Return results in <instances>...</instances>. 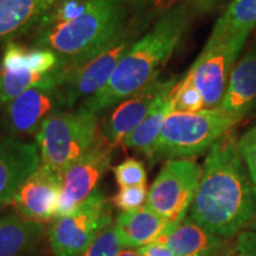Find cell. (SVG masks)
<instances>
[{
  "instance_id": "obj_1",
  "label": "cell",
  "mask_w": 256,
  "mask_h": 256,
  "mask_svg": "<svg viewBox=\"0 0 256 256\" xmlns=\"http://www.w3.org/2000/svg\"><path fill=\"white\" fill-rule=\"evenodd\" d=\"M256 215V188L229 132L211 146L190 206V217L218 238H232Z\"/></svg>"
},
{
  "instance_id": "obj_2",
  "label": "cell",
  "mask_w": 256,
  "mask_h": 256,
  "mask_svg": "<svg viewBox=\"0 0 256 256\" xmlns=\"http://www.w3.org/2000/svg\"><path fill=\"white\" fill-rule=\"evenodd\" d=\"M194 17L190 0H183L162 12L121 58L107 84L84 100L81 107L98 114L158 78Z\"/></svg>"
},
{
  "instance_id": "obj_3",
  "label": "cell",
  "mask_w": 256,
  "mask_h": 256,
  "mask_svg": "<svg viewBox=\"0 0 256 256\" xmlns=\"http://www.w3.org/2000/svg\"><path fill=\"white\" fill-rule=\"evenodd\" d=\"M130 8L124 0H88L83 14L68 23L38 28L34 44L50 49L66 68L86 62L110 43L130 24Z\"/></svg>"
},
{
  "instance_id": "obj_4",
  "label": "cell",
  "mask_w": 256,
  "mask_h": 256,
  "mask_svg": "<svg viewBox=\"0 0 256 256\" xmlns=\"http://www.w3.org/2000/svg\"><path fill=\"white\" fill-rule=\"evenodd\" d=\"M241 121L220 108L200 112L172 110L148 158L186 159L200 154Z\"/></svg>"
},
{
  "instance_id": "obj_5",
  "label": "cell",
  "mask_w": 256,
  "mask_h": 256,
  "mask_svg": "<svg viewBox=\"0 0 256 256\" xmlns=\"http://www.w3.org/2000/svg\"><path fill=\"white\" fill-rule=\"evenodd\" d=\"M98 126V114L82 107L50 115L36 134L40 165L63 174L92 146Z\"/></svg>"
},
{
  "instance_id": "obj_6",
  "label": "cell",
  "mask_w": 256,
  "mask_h": 256,
  "mask_svg": "<svg viewBox=\"0 0 256 256\" xmlns=\"http://www.w3.org/2000/svg\"><path fill=\"white\" fill-rule=\"evenodd\" d=\"M249 34H235L217 19L206 46L188 76L203 96L206 110L220 108L230 74Z\"/></svg>"
},
{
  "instance_id": "obj_7",
  "label": "cell",
  "mask_w": 256,
  "mask_h": 256,
  "mask_svg": "<svg viewBox=\"0 0 256 256\" xmlns=\"http://www.w3.org/2000/svg\"><path fill=\"white\" fill-rule=\"evenodd\" d=\"M139 23L128 24L108 46L74 68H66V78L60 86L64 107L70 108L78 101L87 100L107 84L121 58L136 42Z\"/></svg>"
},
{
  "instance_id": "obj_8",
  "label": "cell",
  "mask_w": 256,
  "mask_h": 256,
  "mask_svg": "<svg viewBox=\"0 0 256 256\" xmlns=\"http://www.w3.org/2000/svg\"><path fill=\"white\" fill-rule=\"evenodd\" d=\"M112 206L101 190H95L68 215L56 217L49 230L56 256H80L112 226Z\"/></svg>"
},
{
  "instance_id": "obj_9",
  "label": "cell",
  "mask_w": 256,
  "mask_h": 256,
  "mask_svg": "<svg viewBox=\"0 0 256 256\" xmlns=\"http://www.w3.org/2000/svg\"><path fill=\"white\" fill-rule=\"evenodd\" d=\"M202 171L194 160H168L150 188L145 206L168 223L179 222L191 206Z\"/></svg>"
},
{
  "instance_id": "obj_10",
  "label": "cell",
  "mask_w": 256,
  "mask_h": 256,
  "mask_svg": "<svg viewBox=\"0 0 256 256\" xmlns=\"http://www.w3.org/2000/svg\"><path fill=\"white\" fill-rule=\"evenodd\" d=\"M114 145L98 136L92 146L62 174V192L55 217L68 215L95 190L112 160Z\"/></svg>"
},
{
  "instance_id": "obj_11",
  "label": "cell",
  "mask_w": 256,
  "mask_h": 256,
  "mask_svg": "<svg viewBox=\"0 0 256 256\" xmlns=\"http://www.w3.org/2000/svg\"><path fill=\"white\" fill-rule=\"evenodd\" d=\"M63 107L58 83H46L28 89L6 104L2 122L12 136L37 134L44 121Z\"/></svg>"
},
{
  "instance_id": "obj_12",
  "label": "cell",
  "mask_w": 256,
  "mask_h": 256,
  "mask_svg": "<svg viewBox=\"0 0 256 256\" xmlns=\"http://www.w3.org/2000/svg\"><path fill=\"white\" fill-rule=\"evenodd\" d=\"M177 83V78H171L166 81L156 78L139 92L119 102L102 124L101 136L114 146L119 145L128 134L132 133L145 120L159 96Z\"/></svg>"
},
{
  "instance_id": "obj_13",
  "label": "cell",
  "mask_w": 256,
  "mask_h": 256,
  "mask_svg": "<svg viewBox=\"0 0 256 256\" xmlns=\"http://www.w3.org/2000/svg\"><path fill=\"white\" fill-rule=\"evenodd\" d=\"M62 192V174L40 165L16 192L14 204L18 215L34 222L56 216Z\"/></svg>"
},
{
  "instance_id": "obj_14",
  "label": "cell",
  "mask_w": 256,
  "mask_h": 256,
  "mask_svg": "<svg viewBox=\"0 0 256 256\" xmlns=\"http://www.w3.org/2000/svg\"><path fill=\"white\" fill-rule=\"evenodd\" d=\"M40 166L37 144L16 138L0 139V209L12 203L20 185Z\"/></svg>"
},
{
  "instance_id": "obj_15",
  "label": "cell",
  "mask_w": 256,
  "mask_h": 256,
  "mask_svg": "<svg viewBox=\"0 0 256 256\" xmlns=\"http://www.w3.org/2000/svg\"><path fill=\"white\" fill-rule=\"evenodd\" d=\"M256 104V42L241 57L230 74L220 108L242 120Z\"/></svg>"
},
{
  "instance_id": "obj_16",
  "label": "cell",
  "mask_w": 256,
  "mask_h": 256,
  "mask_svg": "<svg viewBox=\"0 0 256 256\" xmlns=\"http://www.w3.org/2000/svg\"><path fill=\"white\" fill-rule=\"evenodd\" d=\"M156 242L168 247L174 256H210L222 246L218 236L186 216L177 223L170 224Z\"/></svg>"
},
{
  "instance_id": "obj_17",
  "label": "cell",
  "mask_w": 256,
  "mask_h": 256,
  "mask_svg": "<svg viewBox=\"0 0 256 256\" xmlns=\"http://www.w3.org/2000/svg\"><path fill=\"white\" fill-rule=\"evenodd\" d=\"M56 5L55 0H0V42L38 28Z\"/></svg>"
},
{
  "instance_id": "obj_18",
  "label": "cell",
  "mask_w": 256,
  "mask_h": 256,
  "mask_svg": "<svg viewBox=\"0 0 256 256\" xmlns=\"http://www.w3.org/2000/svg\"><path fill=\"white\" fill-rule=\"evenodd\" d=\"M170 224L144 206L138 210L121 212L114 226L122 248L138 249L156 242Z\"/></svg>"
},
{
  "instance_id": "obj_19",
  "label": "cell",
  "mask_w": 256,
  "mask_h": 256,
  "mask_svg": "<svg viewBox=\"0 0 256 256\" xmlns=\"http://www.w3.org/2000/svg\"><path fill=\"white\" fill-rule=\"evenodd\" d=\"M43 223L8 214L0 220V256H40Z\"/></svg>"
},
{
  "instance_id": "obj_20",
  "label": "cell",
  "mask_w": 256,
  "mask_h": 256,
  "mask_svg": "<svg viewBox=\"0 0 256 256\" xmlns=\"http://www.w3.org/2000/svg\"><path fill=\"white\" fill-rule=\"evenodd\" d=\"M176 86L177 84L168 88L159 96V98L152 107L148 115L145 118V120L132 133L124 138L121 142L124 147L136 150V151L144 153L146 156H150L166 116L172 110H174Z\"/></svg>"
},
{
  "instance_id": "obj_21",
  "label": "cell",
  "mask_w": 256,
  "mask_h": 256,
  "mask_svg": "<svg viewBox=\"0 0 256 256\" xmlns=\"http://www.w3.org/2000/svg\"><path fill=\"white\" fill-rule=\"evenodd\" d=\"M66 74V63L50 74H37L30 70H8L0 68V104H6L28 89L46 84L63 82Z\"/></svg>"
},
{
  "instance_id": "obj_22",
  "label": "cell",
  "mask_w": 256,
  "mask_h": 256,
  "mask_svg": "<svg viewBox=\"0 0 256 256\" xmlns=\"http://www.w3.org/2000/svg\"><path fill=\"white\" fill-rule=\"evenodd\" d=\"M218 20L235 34H250L256 28V0H232Z\"/></svg>"
},
{
  "instance_id": "obj_23",
  "label": "cell",
  "mask_w": 256,
  "mask_h": 256,
  "mask_svg": "<svg viewBox=\"0 0 256 256\" xmlns=\"http://www.w3.org/2000/svg\"><path fill=\"white\" fill-rule=\"evenodd\" d=\"M206 110L203 96L188 74L174 88V110L200 112Z\"/></svg>"
},
{
  "instance_id": "obj_24",
  "label": "cell",
  "mask_w": 256,
  "mask_h": 256,
  "mask_svg": "<svg viewBox=\"0 0 256 256\" xmlns=\"http://www.w3.org/2000/svg\"><path fill=\"white\" fill-rule=\"evenodd\" d=\"M87 8L88 0H64L51 10L49 14L43 18L38 28L68 23V22H72L80 17Z\"/></svg>"
},
{
  "instance_id": "obj_25",
  "label": "cell",
  "mask_w": 256,
  "mask_h": 256,
  "mask_svg": "<svg viewBox=\"0 0 256 256\" xmlns=\"http://www.w3.org/2000/svg\"><path fill=\"white\" fill-rule=\"evenodd\" d=\"M114 177L120 188L146 185L147 174L145 166L136 159H126L114 168Z\"/></svg>"
},
{
  "instance_id": "obj_26",
  "label": "cell",
  "mask_w": 256,
  "mask_h": 256,
  "mask_svg": "<svg viewBox=\"0 0 256 256\" xmlns=\"http://www.w3.org/2000/svg\"><path fill=\"white\" fill-rule=\"evenodd\" d=\"M121 248L122 246L118 238L116 230L112 224L80 256H116L121 252Z\"/></svg>"
},
{
  "instance_id": "obj_27",
  "label": "cell",
  "mask_w": 256,
  "mask_h": 256,
  "mask_svg": "<svg viewBox=\"0 0 256 256\" xmlns=\"http://www.w3.org/2000/svg\"><path fill=\"white\" fill-rule=\"evenodd\" d=\"M147 194L148 192H147L146 185L121 188L112 202L115 206L122 211H133L144 206V203H146Z\"/></svg>"
},
{
  "instance_id": "obj_28",
  "label": "cell",
  "mask_w": 256,
  "mask_h": 256,
  "mask_svg": "<svg viewBox=\"0 0 256 256\" xmlns=\"http://www.w3.org/2000/svg\"><path fill=\"white\" fill-rule=\"evenodd\" d=\"M238 151L247 165L249 177L256 188V126L238 140Z\"/></svg>"
},
{
  "instance_id": "obj_29",
  "label": "cell",
  "mask_w": 256,
  "mask_h": 256,
  "mask_svg": "<svg viewBox=\"0 0 256 256\" xmlns=\"http://www.w3.org/2000/svg\"><path fill=\"white\" fill-rule=\"evenodd\" d=\"M222 256H256V232H243Z\"/></svg>"
},
{
  "instance_id": "obj_30",
  "label": "cell",
  "mask_w": 256,
  "mask_h": 256,
  "mask_svg": "<svg viewBox=\"0 0 256 256\" xmlns=\"http://www.w3.org/2000/svg\"><path fill=\"white\" fill-rule=\"evenodd\" d=\"M224 0H190L194 14L197 16H204L214 11L217 6L222 4Z\"/></svg>"
},
{
  "instance_id": "obj_31",
  "label": "cell",
  "mask_w": 256,
  "mask_h": 256,
  "mask_svg": "<svg viewBox=\"0 0 256 256\" xmlns=\"http://www.w3.org/2000/svg\"><path fill=\"white\" fill-rule=\"evenodd\" d=\"M144 256H174L171 249L159 242H152L145 247L138 248Z\"/></svg>"
},
{
  "instance_id": "obj_32",
  "label": "cell",
  "mask_w": 256,
  "mask_h": 256,
  "mask_svg": "<svg viewBox=\"0 0 256 256\" xmlns=\"http://www.w3.org/2000/svg\"><path fill=\"white\" fill-rule=\"evenodd\" d=\"M124 2L130 10L142 12L146 11V10H150L152 6L159 4L162 0H124Z\"/></svg>"
},
{
  "instance_id": "obj_33",
  "label": "cell",
  "mask_w": 256,
  "mask_h": 256,
  "mask_svg": "<svg viewBox=\"0 0 256 256\" xmlns=\"http://www.w3.org/2000/svg\"><path fill=\"white\" fill-rule=\"evenodd\" d=\"M116 256H144L139 249H124L121 250Z\"/></svg>"
},
{
  "instance_id": "obj_34",
  "label": "cell",
  "mask_w": 256,
  "mask_h": 256,
  "mask_svg": "<svg viewBox=\"0 0 256 256\" xmlns=\"http://www.w3.org/2000/svg\"><path fill=\"white\" fill-rule=\"evenodd\" d=\"M250 228L256 232V218H254V220L250 223Z\"/></svg>"
},
{
  "instance_id": "obj_35",
  "label": "cell",
  "mask_w": 256,
  "mask_h": 256,
  "mask_svg": "<svg viewBox=\"0 0 256 256\" xmlns=\"http://www.w3.org/2000/svg\"><path fill=\"white\" fill-rule=\"evenodd\" d=\"M55 2H57V5L60 4V2H64V0H55Z\"/></svg>"
}]
</instances>
